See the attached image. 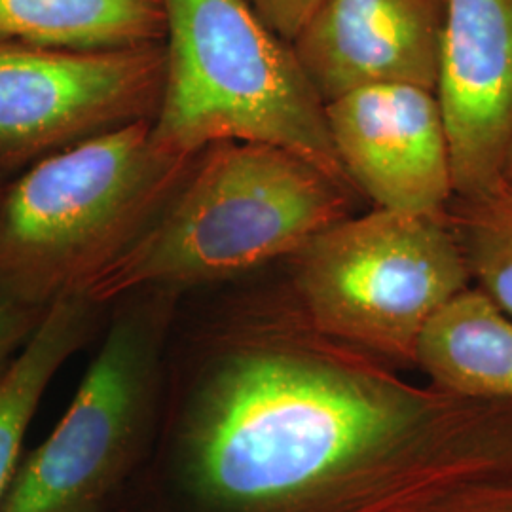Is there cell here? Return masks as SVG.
<instances>
[{
	"mask_svg": "<svg viewBox=\"0 0 512 512\" xmlns=\"http://www.w3.org/2000/svg\"><path fill=\"white\" fill-rule=\"evenodd\" d=\"M435 93L456 198L488 194L512 137V0H446Z\"/></svg>",
	"mask_w": 512,
	"mask_h": 512,
	"instance_id": "9c48e42d",
	"label": "cell"
},
{
	"mask_svg": "<svg viewBox=\"0 0 512 512\" xmlns=\"http://www.w3.org/2000/svg\"><path fill=\"white\" fill-rule=\"evenodd\" d=\"M444 23L446 0H323L291 46L325 105L382 84L435 90Z\"/></svg>",
	"mask_w": 512,
	"mask_h": 512,
	"instance_id": "30bf717a",
	"label": "cell"
},
{
	"mask_svg": "<svg viewBox=\"0 0 512 512\" xmlns=\"http://www.w3.org/2000/svg\"><path fill=\"white\" fill-rule=\"evenodd\" d=\"M8 179H10V177H8L6 173H2V171H0V192H2V188H4V184H6Z\"/></svg>",
	"mask_w": 512,
	"mask_h": 512,
	"instance_id": "d6986e66",
	"label": "cell"
},
{
	"mask_svg": "<svg viewBox=\"0 0 512 512\" xmlns=\"http://www.w3.org/2000/svg\"><path fill=\"white\" fill-rule=\"evenodd\" d=\"M103 308L86 294L59 296L0 380V505L18 473L38 404L61 366L90 340Z\"/></svg>",
	"mask_w": 512,
	"mask_h": 512,
	"instance_id": "7c38bea8",
	"label": "cell"
},
{
	"mask_svg": "<svg viewBox=\"0 0 512 512\" xmlns=\"http://www.w3.org/2000/svg\"><path fill=\"white\" fill-rule=\"evenodd\" d=\"M164 44L67 50L0 38V171L8 177L97 133L154 118Z\"/></svg>",
	"mask_w": 512,
	"mask_h": 512,
	"instance_id": "52a82bcc",
	"label": "cell"
},
{
	"mask_svg": "<svg viewBox=\"0 0 512 512\" xmlns=\"http://www.w3.org/2000/svg\"><path fill=\"white\" fill-rule=\"evenodd\" d=\"M164 8V88L152 118L162 147L198 156L222 141L277 145L355 190L291 42L249 0H164Z\"/></svg>",
	"mask_w": 512,
	"mask_h": 512,
	"instance_id": "277c9868",
	"label": "cell"
},
{
	"mask_svg": "<svg viewBox=\"0 0 512 512\" xmlns=\"http://www.w3.org/2000/svg\"><path fill=\"white\" fill-rule=\"evenodd\" d=\"M448 219L458 234L473 285L512 317V192L497 184L476 198H454Z\"/></svg>",
	"mask_w": 512,
	"mask_h": 512,
	"instance_id": "5bb4252c",
	"label": "cell"
},
{
	"mask_svg": "<svg viewBox=\"0 0 512 512\" xmlns=\"http://www.w3.org/2000/svg\"><path fill=\"white\" fill-rule=\"evenodd\" d=\"M177 294H128L63 418L23 454L0 512H95L126 480L156 416Z\"/></svg>",
	"mask_w": 512,
	"mask_h": 512,
	"instance_id": "8992f818",
	"label": "cell"
},
{
	"mask_svg": "<svg viewBox=\"0 0 512 512\" xmlns=\"http://www.w3.org/2000/svg\"><path fill=\"white\" fill-rule=\"evenodd\" d=\"M291 300L220 330L179 431L203 512H425L512 478V401L410 382Z\"/></svg>",
	"mask_w": 512,
	"mask_h": 512,
	"instance_id": "6da1fadb",
	"label": "cell"
},
{
	"mask_svg": "<svg viewBox=\"0 0 512 512\" xmlns=\"http://www.w3.org/2000/svg\"><path fill=\"white\" fill-rule=\"evenodd\" d=\"M416 366L429 384L467 399L512 401V317L471 285L421 334Z\"/></svg>",
	"mask_w": 512,
	"mask_h": 512,
	"instance_id": "8fae6325",
	"label": "cell"
},
{
	"mask_svg": "<svg viewBox=\"0 0 512 512\" xmlns=\"http://www.w3.org/2000/svg\"><path fill=\"white\" fill-rule=\"evenodd\" d=\"M194 160L162 147L143 118L25 167L0 192V285L42 306L82 293L147 230Z\"/></svg>",
	"mask_w": 512,
	"mask_h": 512,
	"instance_id": "3957f363",
	"label": "cell"
},
{
	"mask_svg": "<svg viewBox=\"0 0 512 512\" xmlns=\"http://www.w3.org/2000/svg\"><path fill=\"white\" fill-rule=\"evenodd\" d=\"M0 38L67 50L164 44V0H0Z\"/></svg>",
	"mask_w": 512,
	"mask_h": 512,
	"instance_id": "4fadbf2b",
	"label": "cell"
},
{
	"mask_svg": "<svg viewBox=\"0 0 512 512\" xmlns=\"http://www.w3.org/2000/svg\"><path fill=\"white\" fill-rule=\"evenodd\" d=\"M323 0H249L260 19L277 37L293 42Z\"/></svg>",
	"mask_w": 512,
	"mask_h": 512,
	"instance_id": "e0dca14e",
	"label": "cell"
},
{
	"mask_svg": "<svg viewBox=\"0 0 512 512\" xmlns=\"http://www.w3.org/2000/svg\"><path fill=\"white\" fill-rule=\"evenodd\" d=\"M349 183L376 209L446 217L456 198L444 112L435 90L382 84L325 105Z\"/></svg>",
	"mask_w": 512,
	"mask_h": 512,
	"instance_id": "ba28073f",
	"label": "cell"
},
{
	"mask_svg": "<svg viewBox=\"0 0 512 512\" xmlns=\"http://www.w3.org/2000/svg\"><path fill=\"white\" fill-rule=\"evenodd\" d=\"M425 512H512V478L465 488Z\"/></svg>",
	"mask_w": 512,
	"mask_h": 512,
	"instance_id": "2e32d148",
	"label": "cell"
},
{
	"mask_svg": "<svg viewBox=\"0 0 512 512\" xmlns=\"http://www.w3.org/2000/svg\"><path fill=\"white\" fill-rule=\"evenodd\" d=\"M48 308L0 285V380L27 346Z\"/></svg>",
	"mask_w": 512,
	"mask_h": 512,
	"instance_id": "9a60e30c",
	"label": "cell"
},
{
	"mask_svg": "<svg viewBox=\"0 0 512 512\" xmlns=\"http://www.w3.org/2000/svg\"><path fill=\"white\" fill-rule=\"evenodd\" d=\"M363 198L289 148L222 141L126 253L84 287L95 304L143 289L183 291L287 260Z\"/></svg>",
	"mask_w": 512,
	"mask_h": 512,
	"instance_id": "7a4b0ae2",
	"label": "cell"
},
{
	"mask_svg": "<svg viewBox=\"0 0 512 512\" xmlns=\"http://www.w3.org/2000/svg\"><path fill=\"white\" fill-rule=\"evenodd\" d=\"M499 184H503L505 188H509L512 192V137L509 145H507V150H505V156H503Z\"/></svg>",
	"mask_w": 512,
	"mask_h": 512,
	"instance_id": "ac0fdd59",
	"label": "cell"
},
{
	"mask_svg": "<svg viewBox=\"0 0 512 512\" xmlns=\"http://www.w3.org/2000/svg\"><path fill=\"white\" fill-rule=\"evenodd\" d=\"M287 262L289 300L311 327L395 366H416L423 330L473 285L448 215L372 207L338 220Z\"/></svg>",
	"mask_w": 512,
	"mask_h": 512,
	"instance_id": "5b68a950",
	"label": "cell"
}]
</instances>
